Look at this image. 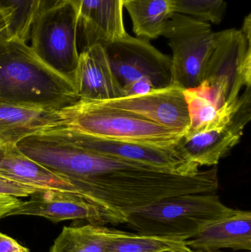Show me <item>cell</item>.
Masks as SVG:
<instances>
[{
    "label": "cell",
    "instance_id": "cell-21",
    "mask_svg": "<svg viewBox=\"0 0 251 252\" xmlns=\"http://www.w3.org/2000/svg\"><path fill=\"white\" fill-rule=\"evenodd\" d=\"M40 7L41 0H0V16L5 21L7 36L28 43Z\"/></svg>",
    "mask_w": 251,
    "mask_h": 252
},
{
    "label": "cell",
    "instance_id": "cell-5",
    "mask_svg": "<svg viewBox=\"0 0 251 252\" xmlns=\"http://www.w3.org/2000/svg\"><path fill=\"white\" fill-rule=\"evenodd\" d=\"M251 16H246L240 29L215 32V49L198 88L219 108L234 103L251 87Z\"/></svg>",
    "mask_w": 251,
    "mask_h": 252
},
{
    "label": "cell",
    "instance_id": "cell-16",
    "mask_svg": "<svg viewBox=\"0 0 251 252\" xmlns=\"http://www.w3.org/2000/svg\"><path fill=\"white\" fill-rule=\"evenodd\" d=\"M0 177L38 189H55L76 194L74 188L24 154L16 144L0 142Z\"/></svg>",
    "mask_w": 251,
    "mask_h": 252
},
{
    "label": "cell",
    "instance_id": "cell-20",
    "mask_svg": "<svg viewBox=\"0 0 251 252\" xmlns=\"http://www.w3.org/2000/svg\"><path fill=\"white\" fill-rule=\"evenodd\" d=\"M113 229L102 225L64 226L49 252H105Z\"/></svg>",
    "mask_w": 251,
    "mask_h": 252
},
{
    "label": "cell",
    "instance_id": "cell-14",
    "mask_svg": "<svg viewBox=\"0 0 251 252\" xmlns=\"http://www.w3.org/2000/svg\"><path fill=\"white\" fill-rule=\"evenodd\" d=\"M76 12L85 46L104 44L126 35L123 0H66Z\"/></svg>",
    "mask_w": 251,
    "mask_h": 252
},
{
    "label": "cell",
    "instance_id": "cell-10",
    "mask_svg": "<svg viewBox=\"0 0 251 252\" xmlns=\"http://www.w3.org/2000/svg\"><path fill=\"white\" fill-rule=\"evenodd\" d=\"M40 133L102 155L162 166L186 174L197 173H193L189 169L174 149H162L133 142L94 137L63 125L53 126Z\"/></svg>",
    "mask_w": 251,
    "mask_h": 252
},
{
    "label": "cell",
    "instance_id": "cell-24",
    "mask_svg": "<svg viewBox=\"0 0 251 252\" xmlns=\"http://www.w3.org/2000/svg\"><path fill=\"white\" fill-rule=\"evenodd\" d=\"M38 189L0 177V195L16 197H28Z\"/></svg>",
    "mask_w": 251,
    "mask_h": 252
},
{
    "label": "cell",
    "instance_id": "cell-23",
    "mask_svg": "<svg viewBox=\"0 0 251 252\" xmlns=\"http://www.w3.org/2000/svg\"><path fill=\"white\" fill-rule=\"evenodd\" d=\"M174 3L175 13L215 25L221 24L227 8L225 0H174Z\"/></svg>",
    "mask_w": 251,
    "mask_h": 252
},
{
    "label": "cell",
    "instance_id": "cell-2",
    "mask_svg": "<svg viewBox=\"0 0 251 252\" xmlns=\"http://www.w3.org/2000/svg\"><path fill=\"white\" fill-rule=\"evenodd\" d=\"M78 100L73 81L46 65L28 43L0 37V103L59 111Z\"/></svg>",
    "mask_w": 251,
    "mask_h": 252
},
{
    "label": "cell",
    "instance_id": "cell-17",
    "mask_svg": "<svg viewBox=\"0 0 251 252\" xmlns=\"http://www.w3.org/2000/svg\"><path fill=\"white\" fill-rule=\"evenodd\" d=\"M58 111L0 103V142L17 145L28 136L61 125Z\"/></svg>",
    "mask_w": 251,
    "mask_h": 252
},
{
    "label": "cell",
    "instance_id": "cell-11",
    "mask_svg": "<svg viewBox=\"0 0 251 252\" xmlns=\"http://www.w3.org/2000/svg\"><path fill=\"white\" fill-rule=\"evenodd\" d=\"M103 106L135 114L172 130L187 133L190 127L184 90L175 84L141 95L125 96L107 100H94Z\"/></svg>",
    "mask_w": 251,
    "mask_h": 252
},
{
    "label": "cell",
    "instance_id": "cell-15",
    "mask_svg": "<svg viewBox=\"0 0 251 252\" xmlns=\"http://www.w3.org/2000/svg\"><path fill=\"white\" fill-rule=\"evenodd\" d=\"M186 245L193 251L215 252L223 249L251 250V213L237 210L234 214L206 225Z\"/></svg>",
    "mask_w": 251,
    "mask_h": 252
},
{
    "label": "cell",
    "instance_id": "cell-1",
    "mask_svg": "<svg viewBox=\"0 0 251 252\" xmlns=\"http://www.w3.org/2000/svg\"><path fill=\"white\" fill-rule=\"evenodd\" d=\"M29 158L68 182L97 207L103 226L125 224L136 210L168 197L216 192L218 169L186 174L147 163L102 155L44 135L35 136Z\"/></svg>",
    "mask_w": 251,
    "mask_h": 252
},
{
    "label": "cell",
    "instance_id": "cell-4",
    "mask_svg": "<svg viewBox=\"0 0 251 252\" xmlns=\"http://www.w3.org/2000/svg\"><path fill=\"white\" fill-rule=\"evenodd\" d=\"M61 125L101 139L174 149L185 133L168 128L134 113L80 99L58 111Z\"/></svg>",
    "mask_w": 251,
    "mask_h": 252
},
{
    "label": "cell",
    "instance_id": "cell-31",
    "mask_svg": "<svg viewBox=\"0 0 251 252\" xmlns=\"http://www.w3.org/2000/svg\"><path fill=\"white\" fill-rule=\"evenodd\" d=\"M0 17H1V16H0Z\"/></svg>",
    "mask_w": 251,
    "mask_h": 252
},
{
    "label": "cell",
    "instance_id": "cell-18",
    "mask_svg": "<svg viewBox=\"0 0 251 252\" xmlns=\"http://www.w3.org/2000/svg\"><path fill=\"white\" fill-rule=\"evenodd\" d=\"M190 125L184 135H191L226 125L234 118L243 101V93L231 104L219 108L198 87L184 90Z\"/></svg>",
    "mask_w": 251,
    "mask_h": 252
},
{
    "label": "cell",
    "instance_id": "cell-13",
    "mask_svg": "<svg viewBox=\"0 0 251 252\" xmlns=\"http://www.w3.org/2000/svg\"><path fill=\"white\" fill-rule=\"evenodd\" d=\"M72 81L79 100H107L125 97L123 88L100 44L87 46L80 53Z\"/></svg>",
    "mask_w": 251,
    "mask_h": 252
},
{
    "label": "cell",
    "instance_id": "cell-3",
    "mask_svg": "<svg viewBox=\"0 0 251 252\" xmlns=\"http://www.w3.org/2000/svg\"><path fill=\"white\" fill-rule=\"evenodd\" d=\"M237 210L221 201L216 192L168 197L133 212L125 224L149 236L191 239L203 227Z\"/></svg>",
    "mask_w": 251,
    "mask_h": 252
},
{
    "label": "cell",
    "instance_id": "cell-19",
    "mask_svg": "<svg viewBox=\"0 0 251 252\" xmlns=\"http://www.w3.org/2000/svg\"><path fill=\"white\" fill-rule=\"evenodd\" d=\"M137 38L150 41L162 35L175 13L174 0H123Z\"/></svg>",
    "mask_w": 251,
    "mask_h": 252
},
{
    "label": "cell",
    "instance_id": "cell-12",
    "mask_svg": "<svg viewBox=\"0 0 251 252\" xmlns=\"http://www.w3.org/2000/svg\"><path fill=\"white\" fill-rule=\"evenodd\" d=\"M29 196L28 201H20L6 217L37 216L54 223L77 220L103 226L98 209L77 194L44 189L35 191Z\"/></svg>",
    "mask_w": 251,
    "mask_h": 252
},
{
    "label": "cell",
    "instance_id": "cell-30",
    "mask_svg": "<svg viewBox=\"0 0 251 252\" xmlns=\"http://www.w3.org/2000/svg\"><path fill=\"white\" fill-rule=\"evenodd\" d=\"M195 252H221L218 251H215V252H200V251H194Z\"/></svg>",
    "mask_w": 251,
    "mask_h": 252
},
{
    "label": "cell",
    "instance_id": "cell-22",
    "mask_svg": "<svg viewBox=\"0 0 251 252\" xmlns=\"http://www.w3.org/2000/svg\"><path fill=\"white\" fill-rule=\"evenodd\" d=\"M186 241L179 238L149 236L113 229L105 252H160L186 244Z\"/></svg>",
    "mask_w": 251,
    "mask_h": 252
},
{
    "label": "cell",
    "instance_id": "cell-26",
    "mask_svg": "<svg viewBox=\"0 0 251 252\" xmlns=\"http://www.w3.org/2000/svg\"><path fill=\"white\" fill-rule=\"evenodd\" d=\"M153 90V87L146 81H137L123 87L125 96L141 95L147 94Z\"/></svg>",
    "mask_w": 251,
    "mask_h": 252
},
{
    "label": "cell",
    "instance_id": "cell-8",
    "mask_svg": "<svg viewBox=\"0 0 251 252\" xmlns=\"http://www.w3.org/2000/svg\"><path fill=\"white\" fill-rule=\"evenodd\" d=\"M102 45L122 88L137 81H146L154 90L172 84V59L147 40L127 34Z\"/></svg>",
    "mask_w": 251,
    "mask_h": 252
},
{
    "label": "cell",
    "instance_id": "cell-6",
    "mask_svg": "<svg viewBox=\"0 0 251 252\" xmlns=\"http://www.w3.org/2000/svg\"><path fill=\"white\" fill-rule=\"evenodd\" d=\"M162 35L172 51V84L184 90L198 87L215 47L210 24L175 13Z\"/></svg>",
    "mask_w": 251,
    "mask_h": 252
},
{
    "label": "cell",
    "instance_id": "cell-25",
    "mask_svg": "<svg viewBox=\"0 0 251 252\" xmlns=\"http://www.w3.org/2000/svg\"><path fill=\"white\" fill-rule=\"evenodd\" d=\"M0 252H29L16 240L0 232Z\"/></svg>",
    "mask_w": 251,
    "mask_h": 252
},
{
    "label": "cell",
    "instance_id": "cell-28",
    "mask_svg": "<svg viewBox=\"0 0 251 252\" xmlns=\"http://www.w3.org/2000/svg\"><path fill=\"white\" fill-rule=\"evenodd\" d=\"M160 252H195L191 249L189 248L186 244H181V245L176 246V247H172L168 250H164Z\"/></svg>",
    "mask_w": 251,
    "mask_h": 252
},
{
    "label": "cell",
    "instance_id": "cell-7",
    "mask_svg": "<svg viewBox=\"0 0 251 252\" xmlns=\"http://www.w3.org/2000/svg\"><path fill=\"white\" fill-rule=\"evenodd\" d=\"M78 30L75 9L63 0L38 13L29 38L36 56L49 67L72 81L79 59Z\"/></svg>",
    "mask_w": 251,
    "mask_h": 252
},
{
    "label": "cell",
    "instance_id": "cell-9",
    "mask_svg": "<svg viewBox=\"0 0 251 252\" xmlns=\"http://www.w3.org/2000/svg\"><path fill=\"white\" fill-rule=\"evenodd\" d=\"M241 105L226 125L184 135L174 148L193 173L202 166H215L240 143L251 118V88L245 89Z\"/></svg>",
    "mask_w": 251,
    "mask_h": 252
},
{
    "label": "cell",
    "instance_id": "cell-27",
    "mask_svg": "<svg viewBox=\"0 0 251 252\" xmlns=\"http://www.w3.org/2000/svg\"><path fill=\"white\" fill-rule=\"evenodd\" d=\"M63 0H41V7L40 12L47 10L50 7H54L57 4H60Z\"/></svg>",
    "mask_w": 251,
    "mask_h": 252
},
{
    "label": "cell",
    "instance_id": "cell-32",
    "mask_svg": "<svg viewBox=\"0 0 251 252\" xmlns=\"http://www.w3.org/2000/svg\"></svg>",
    "mask_w": 251,
    "mask_h": 252
},
{
    "label": "cell",
    "instance_id": "cell-29",
    "mask_svg": "<svg viewBox=\"0 0 251 252\" xmlns=\"http://www.w3.org/2000/svg\"><path fill=\"white\" fill-rule=\"evenodd\" d=\"M7 35V25L2 17H0V37Z\"/></svg>",
    "mask_w": 251,
    "mask_h": 252
}]
</instances>
